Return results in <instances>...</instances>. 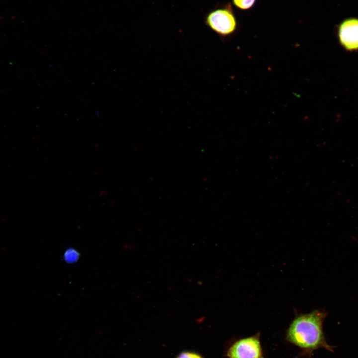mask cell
Masks as SVG:
<instances>
[{
  "label": "cell",
  "instance_id": "cell-2",
  "mask_svg": "<svg viewBox=\"0 0 358 358\" xmlns=\"http://www.w3.org/2000/svg\"><path fill=\"white\" fill-rule=\"evenodd\" d=\"M205 22L212 31L222 37L232 34L237 27V21L232 6L227 3L214 8L206 15Z\"/></svg>",
  "mask_w": 358,
  "mask_h": 358
},
{
  "label": "cell",
  "instance_id": "cell-6",
  "mask_svg": "<svg viewBox=\"0 0 358 358\" xmlns=\"http://www.w3.org/2000/svg\"><path fill=\"white\" fill-rule=\"evenodd\" d=\"M79 257L78 253L72 249H69L64 253V258L68 263H72L77 261Z\"/></svg>",
  "mask_w": 358,
  "mask_h": 358
},
{
  "label": "cell",
  "instance_id": "cell-3",
  "mask_svg": "<svg viewBox=\"0 0 358 358\" xmlns=\"http://www.w3.org/2000/svg\"><path fill=\"white\" fill-rule=\"evenodd\" d=\"M226 356L229 358H265L260 332L235 341L228 347Z\"/></svg>",
  "mask_w": 358,
  "mask_h": 358
},
{
  "label": "cell",
  "instance_id": "cell-1",
  "mask_svg": "<svg viewBox=\"0 0 358 358\" xmlns=\"http://www.w3.org/2000/svg\"><path fill=\"white\" fill-rule=\"evenodd\" d=\"M326 316L325 311L316 310L297 315L290 324L285 339L300 349V356L311 358L314 352L320 348L334 352L335 347L327 343L323 331V324Z\"/></svg>",
  "mask_w": 358,
  "mask_h": 358
},
{
  "label": "cell",
  "instance_id": "cell-5",
  "mask_svg": "<svg viewBox=\"0 0 358 358\" xmlns=\"http://www.w3.org/2000/svg\"><path fill=\"white\" fill-rule=\"evenodd\" d=\"M257 0H232L234 5L242 10H248L256 4Z\"/></svg>",
  "mask_w": 358,
  "mask_h": 358
},
{
  "label": "cell",
  "instance_id": "cell-7",
  "mask_svg": "<svg viewBox=\"0 0 358 358\" xmlns=\"http://www.w3.org/2000/svg\"><path fill=\"white\" fill-rule=\"evenodd\" d=\"M177 358H202L200 355L192 352H185L181 353Z\"/></svg>",
  "mask_w": 358,
  "mask_h": 358
},
{
  "label": "cell",
  "instance_id": "cell-4",
  "mask_svg": "<svg viewBox=\"0 0 358 358\" xmlns=\"http://www.w3.org/2000/svg\"><path fill=\"white\" fill-rule=\"evenodd\" d=\"M338 36L340 44L346 51L358 50V19L343 21L339 26Z\"/></svg>",
  "mask_w": 358,
  "mask_h": 358
}]
</instances>
